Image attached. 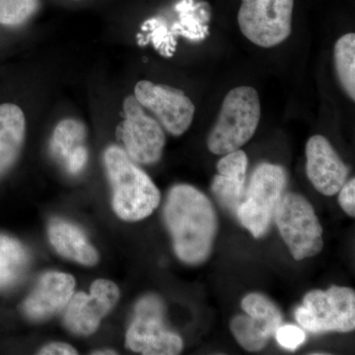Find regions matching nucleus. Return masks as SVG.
I'll return each instance as SVG.
<instances>
[{"mask_svg": "<svg viewBox=\"0 0 355 355\" xmlns=\"http://www.w3.org/2000/svg\"><path fill=\"white\" fill-rule=\"evenodd\" d=\"M164 219L180 260L189 265L207 260L216 236L217 218L205 193L189 184L173 187L166 202Z\"/></svg>", "mask_w": 355, "mask_h": 355, "instance_id": "nucleus-1", "label": "nucleus"}, {"mask_svg": "<svg viewBox=\"0 0 355 355\" xmlns=\"http://www.w3.org/2000/svg\"><path fill=\"white\" fill-rule=\"evenodd\" d=\"M112 190L114 211L125 221H139L153 214L160 202V191L125 150L111 146L104 154Z\"/></svg>", "mask_w": 355, "mask_h": 355, "instance_id": "nucleus-2", "label": "nucleus"}, {"mask_svg": "<svg viewBox=\"0 0 355 355\" xmlns=\"http://www.w3.org/2000/svg\"><path fill=\"white\" fill-rule=\"evenodd\" d=\"M260 119L261 102L256 89L241 86L229 91L207 139L210 153L225 155L241 149L254 137Z\"/></svg>", "mask_w": 355, "mask_h": 355, "instance_id": "nucleus-3", "label": "nucleus"}, {"mask_svg": "<svg viewBox=\"0 0 355 355\" xmlns=\"http://www.w3.org/2000/svg\"><path fill=\"white\" fill-rule=\"evenodd\" d=\"M286 184L287 173L282 166L261 163L254 170L246 198L240 203L236 216L254 238L268 232Z\"/></svg>", "mask_w": 355, "mask_h": 355, "instance_id": "nucleus-4", "label": "nucleus"}, {"mask_svg": "<svg viewBox=\"0 0 355 355\" xmlns=\"http://www.w3.org/2000/svg\"><path fill=\"white\" fill-rule=\"evenodd\" d=\"M275 219L294 260L302 261L321 253L323 228L312 205L303 196L284 193Z\"/></svg>", "mask_w": 355, "mask_h": 355, "instance_id": "nucleus-5", "label": "nucleus"}, {"mask_svg": "<svg viewBox=\"0 0 355 355\" xmlns=\"http://www.w3.org/2000/svg\"><path fill=\"white\" fill-rule=\"evenodd\" d=\"M296 321L313 334L349 333L355 328V293L349 287L308 292L295 311Z\"/></svg>", "mask_w": 355, "mask_h": 355, "instance_id": "nucleus-6", "label": "nucleus"}, {"mask_svg": "<svg viewBox=\"0 0 355 355\" xmlns=\"http://www.w3.org/2000/svg\"><path fill=\"white\" fill-rule=\"evenodd\" d=\"M128 349L146 355L179 354L181 336L164 323V306L155 295L144 296L135 305V317L125 336Z\"/></svg>", "mask_w": 355, "mask_h": 355, "instance_id": "nucleus-7", "label": "nucleus"}, {"mask_svg": "<svg viewBox=\"0 0 355 355\" xmlns=\"http://www.w3.org/2000/svg\"><path fill=\"white\" fill-rule=\"evenodd\" d=\"M293 7L294 0H242L240 30L257 46L272 48L291 36Z\"/></svg>", "mask_w": 355, "mask_h": 355, "instance_id": "nucleus-8", "label": "nucleus"}, {"mask_svg": "<svg viewBox=\"0 0 355 355\" xmlns=\"http://www.w3.org/2000/svg\"><path fill=\"white\" fill-rule=\"evenodd\" d=\"M123 112L125 121L119 127L118 135L128 157L139 164L158 162L166 144L165 133L160 123L144 112L135 96L125 98Z\"/></svg>", "mask_w": 355, "mask_h": 355, "instance_id": "nucleus-9", "label": "nucleus"}, {"mask_svg": "<svg viewBox=\"0 0 355 355\" xmlns=\"http://www.w3.org/2000/svg\"><path fill=\"white\" fill-rule=\"evenodd\" d=\"M135 97L175 137L186 132L193 123L195 105L180 89L141 80L135 86Z\"/></svg>", "mask_w": 355, "mask_h": 355, "instance_id": "nucleus-10", "label": "nucleus"}, {"mask_svg": "<svg viewBox=\"0 0 355 355\" xmlns=\"http://www.w3.org/2000/svg\"><path fill=\"white\" fill-rule=\"evenodd\" d=\"M246 316H236L230 329L236 340L248 352H260L282 326L277 306L260 293L248 294L241 302Z\"/></svg>", "mask_w": 355, "mask_h": 355, "instance_id": "nucleus-11", "label": "nucleus"}, {"mask_svg": "<svg viewBox=\"0 0 355 355\" xmlns=\"http://www.w3.org/2000/svg\"><path fill=\"white\" fill-rule=\"evenodd\" d=\"M119 299L120 291L113 282L96 280L91 286L90 294L78 292L70 298L65 311V327L76 335H92Z\"/></svg>", "mask_w": 355, "mask_h": 355, "instance_id": "nucleus-12", "label": "nucleus"}, {"mask_svg": "<svg viewBox=\"0 0 355 355\" xmlns=\"http://www.w3.org/2000/svg\"><path fill=\"white\" fill-rule=\"evenodd\" d=\"M305 153L306 173L311 183L322 195L335 196L347 182L349 167L323 135L310 137Z\"/></svg>", "mask_w": 355, "mask_h": 355, "instance_id": "nucleus-13", "label": "nucleus"}, {"mask_svg": "<svg viewBox=\"0 0 355 355\" xmlns=\"http://www.w3.org/2000/svg\"><path fill=\"white\" fill-rule=\"evenodd\" d=\"M74 287L76 280L72 275L58 272L44 273L23 303V313L32 321H46L67 307Z\"/></svg>", "mask_w": 355, "mask_h": 355, "instance_id": "nucleus-14", "label": "nucleus"}, {"mask_svg": "<svg viewBox=\"0 0 355 355\" xmlns=\"http://www.w3.org/2000/svg\"><path fill=\"white\" fill-rule=\"evenodd\" d=\"M247 169V154L238 149L225 154L219 160L217 163L218 175L212 181V193L225 209L235 214L244 193Z\"/></svg>", "mask_w": 355, "mask_h": 355, "instance_id": "nucleus-15", "label": "nucleus"}, {"mask_svg": "<svg viewBox=\"0 0 355 355\" xmlns=\"http://www.w3.org/2000/svg\"><path fill=\"white\" fill-rule=\"evenodd\" d=\"M26 132L25 116L16 105H0V178L12 168L19 156Z\"/></svg>", "mask_w": 355, "mask_h": 355, "instance_id": "nucleus-16", "label": "nucleus"}, {"mask_svg": "<svg viewBox=\"0 0 355 355\" xmlns=\"http://www.w3.org/2000/svg\"><path fill=\"white\" fill-rule=\"evenodd\" d=\"M49 239L58 253L84 266H94L99 254L83 231L69 222L55 219L49 225Z\"/></svg>", "mask_w": 355, "mask_h": 355, "instance_id": "nucleus-17", "label": "nucleus"}, {"mask_svg": "<svg viewBox=\"0 0 355 355\" xmlns=\"http://www.w3.org/2000/svg\"><path fill=\"white\" fill-rule=\"evenodd\" d=\"M29 265L28 250L18 240L0 234V291L15 286Z\"/></svg>", "mask_w": 355, "mask_h": 355, "instance_id": "nucleus-18", "label": "nucleus"}, {"mask_svg": "<svg viewBox=\"0 0 355 355\" xmlns=\"http://www.w3.org/2000/svg\"><path fill=\"white\" fill-rule=\"evenodd\" d=\"M85 137L86 130L80 121L72 119L60 121L51 137V154L64 165L70 156L85 146Z\"/></svg>", "mask_w": 355, "mask_h": 355, "instance_id": "nucleus-19", "label": "nucleus"}, {"mask_svg": "<svg viewBox=\"0 0 355 355\" xmlns=\"http://www.w3.org/2000/svg\"><path fill=\"white\" fill-rule=\"evenodd\" d=\"M336 76L347 96L355 100V35L349 33L336 41L335 50Z\"/></svg>", "mask_w": 355, "mask_h": 355, "instance_id": "nucleus-20", "label": "nucleus"}, {"mask_svg": "<svg viewBox=\"0 0 355 355\" xmlns=\"http://www.w3.org/2000/svg\"><path fill=\"white\" fill-rule=\"evenodd\" d=\"M38 0H0V24L18 26L36 11Z\"/></svg>", "mask_w": 355, "mask_h": 355, "instance_id": "nucleus-21", "label": "nucleus"}, {"mask_svg": "<svg viewBox=\"0 0 355 355\" xmlns=\"http://www.w3.org/2000/svg\"><path fill=\"white\" fill-rule=\"evenodd\" d=\"M275 336L279 345L289 350L297 349L306 340L304 331L294 324L280 326Z\"/></svg>", "mask_w": 355, "mask_h": 355, "instance_id": "nucleus-22", "label": "nucleus"}, {"mask_svg": "<svg viewBox=\"0 0 355 355\" xmlns=\"http://www.w3.org/2000/svg\"><path fill=\"white\" fill-rule=\"evenodd\" d=\"M338 202L347 216H355V179L352 178L345 182L343 188L338 191Z\"/></svg>", "mask_w": 355, "mask_h": 355, "instance_id": "nucleus-23", "label": "nucleus"}, {"mask_svg": "<svg viewBox=\"0 0 355 355\" xmlns=\"http://www.w3.org/2000/svg\"><path fill=\"white\" fill-rule=\"evenodd\" d=\"M39 354L60 355V354H77L76 349L71 345L64 343H53L46 345L40 350Z\"/></svg>", "mask_w": 355, "mask_h": 355, "instance_id": "nucleus-24", "label": "nucleus"}, {"mask_svg": "<svg viewBox=\"0 0 355 355\" xmlns=\"http://www.w3.org/2000/svg\"><path fill=\"white\" fill-rule=\"evenodd\" d=\"M93 354H116L114 350H98V352H93Z\"/></svg>", "mask_w": 355, "mask_h": 355, "instance_id": "nucleus-25", "label": "nucleus"}]
</instances>
